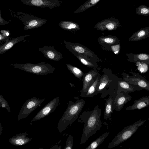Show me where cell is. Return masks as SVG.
I'll use <instances>...</instances> for the list:
<instances>
[{"mask_svg":"<svg viewBox=\"0 0 149 149\" xmlns=\"http://www.w3.org/2000/svg\"><path fill=\"white\" fill-rule=\"evenodd\" d=\"M101 112V109L97 105L91 111H84L79 117L78 122L84 123L80 144H84L90 137L100 130L102 123L100 119Z\"/></svg>","mask_w":149,"mask_h":149,"instance_id":"1","label":"cell"},{"mask_svg":"<svg viewBox=\"0 0 149 149\" xmlns=\"http://www.w3.org/2000/svg\"><path fill=\"white\" fill-rule=\"evenodd\" d=\"M85 103L83 99H78L75 102L70 100L68 103L67 108L58 124V129L60 132L76 121Z\"/></svg>","mask_w":149,"mask_h":149,"instance_id":"2","label":"cell"},{"mask_svg":"<svg viewBox=\"0 0 149 149\" xmlns=\"http://www.w3.org/2000/svg\"><path fill=\"white\" fill-rule=\"evenodd\" d=\"M10 65L28 72L42 76L53 73L56 69L46 61L36 64H11Z\"/></svg>","mask_w":149,"mask_h":149,"instance_id":"3","label":"cell"},{"mask_svg":"<svg viewBox=\"0 0 149 149\" xmlns=\"http://www.w3.org/2000/svg\"><path fill=\"white\" fill-rule=\"evenodd\" d=\"M146 120H139L124 127L108 144V148H112L128 140L135 133L139 127L142 125Z\"/></svg>","mask_w":149,"mask_h":149,"instance_id":"4","label":"cell"},{"mask_svg":"<svg viewBox=\"0 0 149 149\" xmlns=\"http://www.w3.org/2000/svg\"><path fill=\"white\" fill-rule=\"evenodd\" d=\"M14 17L21 21L24 26V30H27L40 27L46 23L47 20L39 18L31 14L22 12H12Z\"/></svg>","mask_w":149,"mask_h":149,"instance_id":"5","label":"cell"},{"mask_svg":"<svg viewBox=\"0 0 149 149\" xmlns=\"http://www.w3.org/2000/svg\"><path fill=\"white\" fill-rule=\"evenodd\" d=\"M45 99H39L34 97L27 100L21 108L18 116V120H20L28 117L37 108L40 106Z\"/></svg>","mask_w":149,"mask_h":149,"instance_id":"6","label":"cell"},{"mask_svg":"<svg viewBox=\"0 0 149 149\" xmlns=\"http://www.w3.org/2000/svg\"><path fill=\"white\" fill-rule=\"evenodd\" d=\"M131 75L126 74L124 80L136 86L138 91L144 89L149 91V81L139 73L130 72Z\"/></svg>","mask_w":149,"mask_h":149,"instance_id":"7","label":"cell"},{"mask_svg":"<svg viewBox=\"0 0 149 149\" xmlns=\"http://www.w3.org/2000/svg\"><path fill=\"white\" fill-rule=\"evenodd\" d=\"M24 4L50 9L60 6L62 2L58 0H21Z\"/></svg>","mask_w":149,"mask_h":149,"instance_id":"8","label":"cell"},{"mask_svg":"<svg viewBox=\"0 0 149 149\" xmlns=\"http://www.w3.org/2000/svg\"><path fill=\"white\" fill-rule=\"evenodd\" d=\"M59 101V97L51 100L37 114L31 122L41 119L53 112L58 106Z\"/></svg>","mask_w":149,"mask_h":149,"instance_id":"9","label":"cell"},{"mask_svg":"<svg viewBox=\"0 0 149 149\" xmlns=\"http://www.w3.org/2000/svg\"><path fill=\"white\" fill-rule=\"evenodd\" d=\"M120 26L118 19L107 18L97 23L94 26L97 29L100 31L115 30Z\"/></svg>","mask_w":149,"mask_h":149,"instance_id":"10","label":"cell"},{"mask_svg":"<svg viewBox=\"0 0 149 149\" xmlns=\"http://www.w3.org/2000/svg\"><path fill=\"white\" fill-rule=\"evenodd\" d=\"M132 96L129 93L121 91L118 93L114 98L112 109L120 111L124 105L131 100Z\"/></svg>","mask_w":149,"mask_h":149,"instance_id":"11","label":"cell"},{"mask_svg":"<svg viewBox=\"0 0 149 149\" xmlns=\"http://www.w3.org/2000/svg\"><path fill=\"white\" fill-rule=\"evenodd\" d=\"M38 50L45 57L49 59L58 61L63 58L61 54L51 45H45L43 47L39 48Z\"/></svg>","mask_w":149,"mask_h":149,"instance_id":"12","label":"cell"},{"mask_svg":"<svg viewBox=\"0 0 149 149\" xmlns=\"http://www.w3.org/2000/svg\"><path fill=\"white\" fill-rule=\"evenodd\" d=\"M97 74V72L92 71L86 75L83 80L82 88L80 91V96L84 97L87 90L94 81V79Z\"/></svg>","mask_w":149,"mask_h":149,"instance_id":"13","label":"cell"},{"mask_svg":"<svg viewBox=\"0 0 149 149\" xmlns=\"http://www.w3.org/2000/svg\"><path fill=\"white\" fill-rule=\"evenodd\" d=\"M30 35L25 34L23 36H20L15 38L9 40L8 41L5 42L0 46V55L5 52L7 51L12 48L15 44L18 42L25 41L24 38Z\"/></svg>","mask_w":149,"mask_h":149,"instance_id":"14","label":"cell"},{"mask_svg":"<svg viewBox=\"0 0 149 149\" xmlns=\"http://www.w3.org/2000/svg\"><path fill=\"white\" fill-rule=\"evenodd\" d=\"M128 61L132 63L140 62L149 65V54L144 53L126 54Z\"/></svg>","mask_w":149,"mask_h":149,"instance_id":"15","label":"cell"},{"mask_svg":"<svg viewBox=\"0 0 149 149\" xmlns=\"http://www.w3.org/2000/svg\"><path fill=\"white\" fill-rule=\"evenodd\" d=\"M149 106V96H144L134 100V104L126 108L127 111L140 110Z\"/></svg>","mask_w":149,"mask_h":149,"instance_id":"16","label":"cell"},{"mask_svg":"<svg viewBox=\"0 0 149 149\" xmlns=\"http://www.w3.org/2000/svg\"><path fill=\"white\" fill-rule=\"evenodd\" d=\"M27 134L26 132L16 135L10 138L9 141L12 144L15 146L26 144L32 139V138L26 137Z\"/></svg>","mask_w":149,"mask_h":149,"instance_id":"17","label":"cell"},{"mask_svg":"<svg viewBox=\"0 0 149 149\" xmlns=\"http://www.w3.org/2000/svg\"><path fill=\"white\" fill-rule=\"evenodd\" d=\"M118 86L117 94L121 91L129 93L134 92L138 89L136 86L130 84L124 80H119L118 82Z\"/></svg>","mask_w":149,"mask_h":149,"instance_id":"18","label":"cell"},{"mask_svg":"<svg viewBox=\"0 0 149 149\" xmlns=\"http://www.w3.org/2000/svg\"><path fill=\"white\" fill-rule=\"evenodd\" d=\"M149 37V27H144L133 33L128 39L130 41H139Z\"/></svg>","mask_w":149,"mask_h":149,"instance_id":"19","label":"cell"},{"mask_svg":"<svg viewBox=\"0 0 149 149\" xmlns=\"http://www.w3.org/2000/svg\"><path fill=\"white\" fill-rule=\"evenodd\" d=\"M58 24L61 29L66 30L74 31L80 29L79 24L72 21H63L60 22Z\"/></svg>","mask_w":149,"mask_h":149,"instance_id":"20","label":"cell"},{"mask_svg":"<svg viewBox=\"0 0 149 149\" xmlns=\"http://www.w3.org/2000/svg\"><path fill=\"white\" fill-rule=\"evenodd\" d=\"M114 98L111 96L105 99L104 111V118L107 120L110 118L113 112V104Z\"/></svg>","mask_w":149,"mask_h":149,"instance_id":"21","label":"cell"},{"mask_svg":"<svg viewBox=\"0 0 149 149\" xmlns=\"http://www.w3.org/2000/svg\"><path fill=\"white\" fill-rule=\"evenodd\" d=\"M101 0H87V1L81 5L74 12V14L83 12L88 9L95 6Z\"/></svg>","mask_w":149,"mask_h":149,"instance_id":"22","label":"cell"},{"mask_svg":"<svg viewBox=\"0 0 149 149\" xmlns=\"http://www.w3.org/2000/svg\"><path fill=\"white\" fill-rule=\"evenodd\" d=\"M100 80L97 77L86 93L84 97H92L96 95Z\"/></svg>","mask_w":149,"mask_h":149,"instance_id":"23","label":"cell"},{"mask_svg":"<svg viewBox=\"0 0 149 149\" xmlns=\"http://www.w3.org/2000/svg\"><path fill=\"white\" fill-rule=\"evenodd\" d=\"M109 132H106L92 142L85 149H94L99 146L109 135Z\"/></svg>","mask_w":149,"mask_h":149,"instance_id":"24","label":"cell"},{"mask_svg":"<svg viewBox=\"0 0 149 149\" xmlns=\"http://www.w3.org/2000/svg\"><path fill=\"white\" fill-rule=\"evenodd\" d=\"M109 80L107 75H104L101 77L96 92V95L98 93H101L105 87L109 83Z\"/></svg>","mask_w":149,"mask_h":149,"instance_id":"25","label":"cell"},{"mask_svg":"<svg viewBox=\"0 0 149 149\" xmlns=\"http://www.w3.org/2000/svg\"><path fill=\"white\" fill-rule=\"evenodd\" d=\"M71 48L76 52L82 54L85 56H92V54L91 52L87 50L86 48L79 45H70Z\"/></svg>","mask_w":149,"mask_h":149,"instance_id":"26","label":"cell"},{"mask_svg":"<svg viewBox=\"0 0 149 149\" xmlns=\"http://www.w3.org/2000/svg\"><path fill=\"white\" fill-rule=\"evenodd\" d=\"M136 13L142 16H149V7L144 5H140L136 8Z\"/></svg>","mask_w":149,"mask_h":149,"instance_id":"27","label":"cell"},{"mask_svg":"<svg viewBox=\"0 0 149 149\" xmlns=\"http://www.w3.org/2000/svg\"><path fill=\"white\" fill-rule=\"evenodd\" d=\"M68 69L77 78H80L83 76V73L78 68L73 66L70 64H67Z\"/></svg>","mask_w":149,"mask_h":149,"instance_id":"28","label":"cell"},{"mask_svg":"<svg viewBox=\"0 0 149 149\" xmlns=\"http://www.w3.org/2000/svg\"><path fill=\"white\" fill-rule=\"evenodd\" d=\"M100 42L103 43L109 44H112L117 41H118V39L115 37H105L100 38Z\"/></svg>","mask_w":149,"mask_h":149,"instance_id":"29","label":"cell"},{"mask_svg":"<svg viewBox=\"0 0 149 149\" xmlns=\"http://www.w3.org/2000/svg\"><path fill=\"white\" fill-rule=\"evenodd\" d=\"M73 145V137L70 135L67 138L66 143V146L64 149H72Z\"/></svg>","mask_w":149,"mask_h":149,"instance_id":"30","label":"cell"},{"mask_svg":"<svg viewBox=\"0 0 149 149\" xmlns=\"http://www.w3.org/2000/svg\"><path fill=\"white\" fill-rule=\"evenodd\" d=\"M0 107L5 108L9 112H10V108L9 104L6 100L3 98V96L0 95Z\"/></svg>","mask_w":149,"mask_h":149,"instance_id":"31","label":"cell"},{"mask_svg":"<svg viewBox=\"0 0 149 149\" xmlns=\"http://www.w3.org/2000/svg\"><path fill=\"white\" fill-rule=\"evenodd\" d=\"M77 57L83 64L89 66H93L94 65L92 63L80 55H78Z\"/></svg>","mask_w":149,"mask_h":149,"instance_id":"32","label":"cell"},{"mask_svg":"<svg viewBox=\"0 0 149 149\" xmlns=\"http://www.w3.org/2000/svg\"><path fill=\"white\" fill-rule=\"evenodd\" d=\"M138 69L142 72H145L148 69L147 64L144 63L143 64H141L138 67Z\"/></svg>","mask_w":149,"mask_h":149,"instance_id":"33","label":"cell"},{"mask_svg":"<svg viewBox=\"0 0 149 149\" xmlns=\"http://www.w3.org/2000/svg\"><path fill=\"white\" fill-rule=\"evenodd\" d=\"M113 51L115 54H117L119 52L120 50V45L118 44L111 46Z\"/></svg>","mask_w":149,"mask_h":149,"instance_id":"34","label":"cell"},{"mask_svg":"<svg viewBox=\"0 0 149 149\" xmlns=\"http://www.w3.org/2000/svg\"><path fill=\"white\" fill-rule=\"evenodd\" d=\"M1 33L5 36L6 37L9 38V36H10V33L8 30H2L0 31Z\"/></svg>","mask_w":149,"mask_h":149,"instance_id":"35","label":"cell"},{"mask_svg":"<svg viewBox=\"0 0 149 149\" xmlns=\"http://www.w3.org/2000/svg\"><path fill=\"white\" fill-rule=\"evenodd\" d=\"M9 40V38H8L3 35L1 33L0 34V43L1 42H3L4 41H5V42H7Z\"/></svg>","mask_w":149,"mask_h":149,"instance_id":"36","label":"cell"},{"mask_svg":"<svg viewBox=\"0 0 149 149\" xmlns=\"http://www.w3.org/2000/svg\"><path fill=\"white\" fill-rule=\"evenodd\" d=\"M0 25H4L9 23V21L5 20L2 17L1 10L0 11Z\"/></svg>","mask_w":149,"mask_h":149,"instance_id":"37","label":"cell"}]
</instances>
